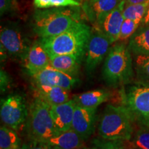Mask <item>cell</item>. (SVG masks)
Wrapping results in <instances>:
<instances>
[{"label": "cell", "instance_id": "obj_1", "mask_svg": "<svg viewBox=\"0 0 149 149\" xmlns=\"http://www.w3.org/2000/svg\"><path fill=\"white\" fill-rule=\"evenodd\" d=\"M91 29L79 21L65 32L40 38V44L48 55H72L82 60L91 35Z\"/></svg>", "mask_w": 149, "mask_h": 149}, {"label": "cell", "instance_id": "obj_2", "mask_svg": "<svg viewBox=\"0 0 149 149\" xmlns=\"http://www.w3.org/2000/svg\"><path fill=\"white\" fill-rule=\"evenodd\" d=\"M134 119L125 106L109 104L105 108L98 127L99 135L109 141L131 139Z\"/></svg>", "mask_w": 149, "mask_h": 149}, {"label": "cell", "instance_id": "obj_3", "mask_svg": "<svg viewBox=\"0 0 149 149\" xmlns=\"http://www.w3.org/2000/svg\"><path fill=\"white\" fill-rule=\"evenodd\" d=\"M133 77L130 51L124 44H117L110 48L104 61L102 78L107 85L117 87L129 83Z\"/></svg>", "mask_w": 149, "mask_h": 149}, {"label": "cell", "instance_id": "obj_4", "mask_svg": "<svg viewBox=\"0 0 149 149\" xmlns=\"http://www.w3.org/2000/svg\"><path fill=\"white\" fill-rule=\"evenodd\" d=\"M79 21L78 15L70 9L46 8L35 11L33 30L40 38L54 36L65 32Z\"/></svg>", "mask_w": 149, "mask_h": 149}, {"label": "cell", "instance_id": "obj_5", "mask_svg": "<svg viewBox=\"0 0 149 149\" xmlns=\"http://www.w3.org/2000/svg\"><path fill=\"white\" fill-rule=\"evenodd\" d=\"M30 140L46 141L59 133L51 114V105L37 97L30 106L25 125Z\"/></svg>", "mask_w": 149, "mask_h": 149}, {"label": "cell", "instance_id": "obj_6", "mask_svg": "<svg viewBox=\"0 0 149 149\" xmlns=\"http://www.w3.org/2000/svg\"><path fill=\"white\" fill-rule=\"evenodd\" d=\"M0 43L1 60L9 55L23 61L31 46L25 35L19 28L14 26L1 28Z\"/></svg>", "mask_w": 149, "mask_h": 149}, {"label": "cell", "instance_id": "obj_7", "mask_svg": "<svg viewBox=\"0 0 149 149\" xmlns=\"http://www.w3.org/2000/svg\"><path fill=\"white\" fill-rule=\"evenodd\" d=\"M124 106L139 126H149V86H133L123 95Z\"/></svg>", "mask_w": 149, "mask_h": 149}, {"label": "cell", "instance_id": "obj_8", "mask_svg": "<svg viewBox=\"0 0 149 149\" xmlns=\"http://www.w3.org/2000/svg\"><path fill=\"white\" fill-rule=\"evenodd\" d=\"M28 115L29 110L22 96L11 95L1 100L0 116L7 127L18 131L26 122Z\"/></svg>", "mask_w": 149, "mask_h": 149}, {"label": "cell", "instance_id": "obj_9", "mask_svg": "<svg viewBox=\"0 0 149 149\" xmlns=\"http://www.w3.org/2000/svg\"><path fill=\"white\" fill-rule=\"evenodd\" d=\"M111 44L109 37L99 28L91 31L85 61V68L88 74L92 73L107 57Z\"/></svg>", "mask_w": 149, "mask_h": 149}, {"label": "cell", "instance_id": "obj_10", "mask_svg": "<svg viewBox=\"0 0 149 149\" xmlns=\"http://www.w3.org/2000/svg\"><path fill=\"white\" fill-rule=\"evenodd\" d=\"M97 108L81 107L76 106L72 119L71 128L82 138L88 139L95 131Z\"/></svg>", "mask_w": 149, "mask_h": 149}, {"label": "cell", "instance_id": "obj_11", "mask_svg": "<svg viewBox=\"0 0 149 149\" xmlns=\"http://www.w3.org/2000/svg\"><path fill=\"white\" fill-rule=\"evenodd\" d=\"M22 61L25 69L33 77L50 65V57L45 48L39 42L31 46Z\"/></svg>", "mask_w": 149, "mask_h": 149}, {"label": "cell", "instance_id": "obj_12", "mask_svg": "<svg viewBox=\"0 0 149 149\" xmlns=\"http://www.w3.org/2000/svg\"><path fill=\"white\" fill-rule=\"evenodd\" d=\"M125 5L126 1L124 0L116 8L108 14L103 21L99 24V29L109 37L112 44L119 40L121 27L124 20L123 12Z\"/></svg>", "mask_w": 149, "mask_h": 149}, {"label": "cell", "instance_id": "obj_13", "mask_svg": "<svg viewBox=\"0 0 149 149\" xmlns=\"http://www.w3.org/2000/svg\"><path fill=\"white\" fill-rule=\"evenodd\" d=\"M77 104L73 100L58 105L51 106V114L59 133L71 128L74 112Z\"/></svg>", "mask_w": 149, "mask_h": 149}, {"label": "cell", "instance_id": "obj_14", "mask_svg": "<svg viewBox=\"0 0 149 149\" xmlns=\"http://www.w3.org/2000/svg\"><path fill=\"white\" fill-rule=\"evenodd\" d=\"M82 137L72 128L61 132L45 142L53 149H79L82 146Z\"/></svg>", "mask_w": 149, "mask_h": 149}, {"label": "cell", "instance_id": "obj_15", "mask_svg": "<svg viewBox=\"0 0 149 149\" xmlns=\"http://www.w3.org/2000/svg\"><path fill=\"white\" fill-rule=\"evenodd\" d=\"M37 97H39L51 106L58 105L69 101L66 90L57 86H36Z\"/></svg>", "mask_w": 149, "mask_h": 149}, {"label": "cell", "instance_id": "obj_16", "mask_svg": "<svg viewBox=\"0 0 149 149\" xmlns=\"http://www.w3.org/2000/svg\"><path fill=\"white\" fill-rule=\"evenodd\" d=\"M50 65L59 71L76 76L79 71L81 59L72 55H51Z\"/></svg>", "mask_w": 149, "mask_h": 149}, {"label": "cell", "instance_id": "obj_17", "mask_svg": "<svg viewBox=\"0 0 149 149\" xmlns=\"http://www.w3.org/2000/svg\"><path fill=\"white\" fill-rule=\"evenodd\" d=\"M111 94L109 91L104 89H98L81 93L74 96L72 100L77 106L94 109L104 102H107Z\"/></svg>", "mask_w": 149, "mask_h": 149}, {"label": "cell", "instance_id": "obj_18", "mask_svg": "<svg viewBox=\"0 0 149 149\" xmlns=\"http://www.w3.org/2000/svg\"><path fill=\"white\" fill-rule=\"evenodd\" d=\"M128 48L135 55H149V26L135 31L130 37Z\"/></svg>", "mask_w": 149, "mask_h": 149}, {"label": "cell", "instance_id": "obj_19", "mask_svg": "<svg viewBox=\"0 0 149 149\" xmlns=\"http://www.w3.org/2000/svg\"><path fill=\"white\" fill-rule=\"evenodd\" d=\"M93 15L99 25L105 17L120 4L124 0H89Z\"/></svg>", "mask_w": 149, "mask_h": 149}, {"label": "cell", "instance_id": "obj_20", "mask_svg": "<svg viewBox=\"0 0 149 149\" xmlns=\"http://www.w3.org/2000/svg\"><path fill=\"white\" fill-rule=\"evenodd\" d=\"M21 139L16 131L6 126L0 128V149H21Z\"/></svg>", "mask_w": 149, "mask_h": 149}, {"label": "cell", "instance_id": "obj_21", "mask_svg": "<svg viewBox=\"0 0 149 149\" xmlns=\"http://www.w3.org/2000/svg\"><path fill=\"white\" fill-rule=\"evenodd\" d=\"M135 69L139 85L149 86V55H137Z\"/></svg>", "mask_w": 149, "mask_h": 149}, {"label": "cell", "instance_id": "obj_22", "mask_svg": "<svg viewBox=\"0 0 149 149\" xmlns=\"http://www.w3.org/2000/svg\"><path fill=\"white\" fill-rule=\"evenodd\" d=\"M58 77L59 71L51 65L33 76L36 86H57Z\"/></svg>", "mask_w": 149, "mask_h": 149}, {"label": "cell", "instance_id": "obj_23", "mask_svg": "<svg viewBox=\"0 0 149 149\" xmlns=\"http://www.w3.org/2000/svg\"><path fill=\"white\" fill-rule=\"evenodd\" d=\"M148 8L149 1L136 4H126L123 12L124 18L142 22Z\"/></svg>", "mask_w": 149, "mask_h": 149}, {"label": "cell", "instance_id": "obj_24", "mask_svg": "<svg viewBox=\"0 0 149 149\" xmlns=\"http://www.w3.org/2000/svg\"><path fill=\"white\" fill-rule=\"evenodd\" d=\"M133 144L137 149H149V126H139L134 136Z\"/></svg>", "mask_w": 149, "mask_h": 149}, {"label": "cell", "instance_id": "obj_25", "mask_svg": "<svg viewBox=\"0 0 149 149\" xmlns=\"http://www.w3.org/2000/svg\"><path fill=\"white\" fill-rule=\"evenodd\" d=\"M140 21H136L129 19H124L121 27L119 40L120 41H125L133 35L135 31L138 29Z\"/></svg>", "mask_w": 149, "mask_h": 149}, {"label": "cell", "instance_id": "obj_26", "mask_svg": "<svg viewBox=\"0 0 149 149\" xmlns=\"http://www.w3.org/2000/svg\"><path fill=\"white\" fill-rule=\"evenodd\" d=\"M77 81V78H76L75 76L59 71L58 82L57 86L66 91H69L75 86Z\"/></svg>", "mask_w": 149, "mask_h": 149}, {"label": "cell", "instance_id": "obj_27", "mask_svg": "<svg viewBox=\"0 0 149 149\" xmlns=\"http://www.w3.org/2000/svg\"><path fill=\"white\" fill-rule=\"evenodd\" d=\"M21 149H53L45 141L30 140L22 146Z\"/></svg>", "mask_w": 149, "mask_h": 149}, {"label": "cell", "instance_id": "obj_28", "mask_svg": "<svg viewBox=\"0 0 149 149\" xmlns=\"http://www.w3.org/2000/svg\"><path fill=\"white\" fill-rule=\"evenodd\" d=\"M51 8L56 7H66V6H81V2L76 0H51Z\"/></svg>", "mask_w": 149, "mask_h": 149}, {"label": "cell", "instance_id": "obj_29", "mask_svg": "<svg viewBox=\"0 0 149 149\" xmlns=\"http://www.w3.org/2000/svg\"><path fill=\"white\" fill-rule=\"evenodd\" d=\"M122 141H109L104 143L101 146L100 149H124Z\"/></svg>", "mask_w": 149, "mask_h": 149}, {"label": "cell", "instance_id": "obj_30", "mask_svg": "<svg viewBox=\"0 0 149 149\" xmlns=\"http://www.w3.org/2000/svg\"><path fill=\"white\" fill-rule=\"evenodd\" d=\"M12 8L11 0H0V13L1 15L8 13Z\"/></svg>", "mask_w": 149, "mask_h": 149}, {"label": "cell", "instance_id": "obj_31", "mask_svg": "<svg viewBox=\"0 0 149 149\" xmlns=\"http://www.w3.org/2000/svg\"><path fill=\"white\" fill-rule=\"evenodd\" d=\"M51 0H34L35 6L40 9H46L51 8Z\"/></svg>", "mask_w": 149, "mask_h": 149}, {"label": "cell", "instance_id": "obj_32", "mask_svg": "<svg viewBox=\"0 0 149 149\" xmlns=\"http://www.w3.org/2000/svg\"><path fill=\"white\" fill-rule=\"evenodd\" d=\"M9 84L8 75L5 71L1 70V92L4 91L6 89L7 86Z\"/></svg>", "mask_w": 149, "mask_h": 149}, {"label": "cell", "instance_id": "obj_33", "mask_svg": "<svg viewBox=\"0 0 149 149\" xmlns=\"http://www.w3.org/2000/svg\"><path fill=\"white\" fill-rule=\"evenodd\" d=\"M149 0H125L126 4H136L148 1Z\"/></svg>", "mask_w": 149, "mask_h": 149}, {"label": "cell", "instance_id": "obj_34", "mask_svg": "<svg viewBox=\"0 0 149 149\" xmlns=\"http://www.w3.org/2000/svg\"><path fill=\"white\" fill-rule=\"evenodd\" d=\"M142 23L144 24V26H149V8L147 10L146 15H145L144 19H143Z\"/></svg>", "mask_w": 149, "mask_h": 149}, {"label": "cell", "instance_id": "obj_35", "mask_svg": "<svg viewBox=\"0 0 149 149\" xmlns=\"http://www.w3.org/2000/svg\"><path fill=\"white\" fill-rule=\"evenodd\" d=\"M79 149H97V148H81Z\"/></svg>", "mask_w": 149, "mask_h": 149}, {"label": "cell", "instance_id": "obj_36", "mask_svg": "<svg viewBox=\"0 0 149 149\" xmlns=\"http://www.w3.org/2000/svg\"><path fill=\"white\" fill-rule=\"evenodd\" d=\"M76 1H79V2H81V1H82V0H76Z\"/></svg>", "mask_w": 149, "mask_h": 149}]
</instances>
